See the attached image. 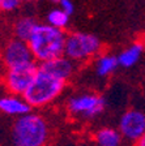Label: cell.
I'll list each match as a JSON object with an SVG mask.
<instances>
[{
    "label": "cell",
    "instance_id": "13",
    "mask_svg": "<svg viewBox=\"0 0 145 146\" xmlns=\"http://www.w3.org/2000/svg\"><path fill=\"white\" fill-rule=\"evenodd\" d=\"M94 140L98 146H119L122 134L119 131L112 128H101L94 134Z\"/></svg>",
    "mask_w": 145,
    "mask_h": 146
},
{
    "label": "cell",
    "instance_id": "12",
    "mask_svg": "<svg viewBox=\"0 0 145 146\" xmlns=\"http://www.w3.org/2000/svg\"><path fill=\"white\" fill-rule=\"evenodd\" d=\"M144 48H145V46L142 42H135L133 44H131L130 47L123 50V51L118 55L119 65L124 67V68L133 67V65L139 61V59L141 58V54H142V51H144Z\"/></svg>",
    "mask_w": 145,
    "mask_h": 146
},
{
    "label": "cell",
    "instance_id": "5",
    "mask_svg": "<svg viewBox=\"0 0 145 146\" xmlns=\"http://www.w3.org/2000/svg\"><path fill=\"white\" fill-rule=\"evenodd\" d=\"M39 69V65L34 61L27 65L5 69L3 76V84L7 91L13 95H24L27 88L31 85Z\"/></svg>",
    "mask_w": 145,
    "mask_h": 146
},
{
    "label": "cell",
    "instance_id": "21",
    "mask_svg": "<svg viewBox=\"0 0 145 146\" xmlns=\"http://www.w3.org/2000/svg\"><path fill=\"white\" fill-rule=\"evenodd\" d=\"M142 43H144V46H145V38H144V42H142Z\"/></svg>",
    "mask_w": 145,
    "mask_h": 146
},
{
    "label": "cell",
    "instance_id": "20",
    "mask_svg": "<svg viewBox=\"0 0 145 146\" xmlns=\"http://www.w3.org/2000/svg\"><path fill=\"white\" fill-rule=\"evenodd\" d=\"M21 1H34V0H21Z\"/></svg>",
    "mask_w": 145,
    "mask_h": 146
},
{
    "label": "cell",
    "instance_id": "19",
    "mask_svg": "<svg viewBox=\"0 0 145 146\" xmlns=\"http://www.w3.org/2000/svg\"><path fill=\"white\" fill-rule=\"evenodd\" d=\"M51 3H54V4H60V1L61 0H50Z\"/></svg>",
    "mask_w": 145,
    "mask_h": 146
},
{
    "label": "cell",
    "instance_id": "18",
    "mask_svg": "<svg viewBox=\"0 0 145 146\" xmlns=\"http://www.w3.org/2000/svg\"><path fill=\"white\" fill-rule=\"evenodd\" d=\"M135 146H145V133L140 137L136 142H135Z\"/></svg>",
    "mask_w": 145,
    "mask_h": 146
},
{
    "label": "cell",
    "instance_id": "6",
    "mask_svg": "<svg viewBox=\"0 0 145 146\" xmlns=\"http://www.w3.org/2000/svg\"><path fill=\"white\" fill-rule=\"evenodd\" d=\"M106 102L103 97L94 93L71 97L67 102V110L71 115H77L84 119H93L103 112Z\"/></svg>",
    "mask_w": 145,
    "mask_h": 146
},
{
    "label": "cell",
    "instance_id": "14",
    "mask_svg": "<svg viewBox=\"0 0 145 146\" xmlns=\"http://www.w3.org/2000/svg\"><path fill=\"white\" fill-rule=\"evenodd\" d=\"M118 56L110 54H103L100 55L96 60V72L100 77H106L115 72V69L118 68Z\"/></svg>",
    "mask_w": 145,
    "mask_h": 146
},
{
    "label": "cell",
    "instance_id": "7",
    "mask_svg": "<svg viewBox=\"0 0 145 146\" xmlns=\"http://www.w3.org/2000/svg\"><path fill=\"white\" fill-rule=\"evenodd\" d=\"M1 61L5 69H12V68L27 65L30 63H34L35 60L26 42L12 38L5 43L1 51Z\"/></svg>",
    "mask_w": 145,
    "mask_h": 146
},
{
    "label": "cell",
    "instance_id": "2",
    "mask_svg": "<svg viewBox=\"0 0 145 146\" xmlns=\"http://www.w3.org/2000/svg\"><path fill=\"white\" fill-rule=\"evenodd\" d=\"M48 124L37 113L20 116L12 127L13 146H45L48 141Z\"/></svg>",
    "mask_w": 145,
    "mask_h": 146
},
{
    "label": "cell",
    "instance_id": "9",
    "mask_svg": "<svg viewBox=\"0 0 145 146\" xmlns=\"http://www.w3.org/2000/svg\"><path fill=\"white\" fill-rule=\"evenodd\" d=\"M39 68L43 72L48 73L50 76L67 82L75 72V63L63 55V56H59L50 61L39 64Z\"/></svg>",
    "mask_w": 145,
    "mask_h": 146
},
{
    "label": "cell",
    "instance_id": "15",
    "mask_svg": "<svg viewBox=\"0 0 145 146\" xmlns=\"http://www.w3.org/2000/svg\"><path fill=\"white\" fill-rule=\"evenodd\" d=\"M47 24L56 29H65L69 24V15H67L60 8H55L50 11L47 15Z\"/></svg>",
    "mask_w": 145,
    "mask_h": 146
},
{
    "label": "cell",
    "instance_id": "1",
    "mask_svg": "<svg viewBox=\"0 0 145 146\" xmlns=\"http://www.w3.org/2000/svg\"><path fill=\"white\" fill-rule=\"evenodd\" d=\"M67 34L48 24H38L27 42L33 58L41 64L64 55Z\"/></svg>",
    "mask_w": 145,
    "mask_h": 146
},
{
    "label": "cell",
    "instance_id": "17",
    "mask_svg": "<svg viewBox=\"0 0 145 146\" xmlns=\"http://www.w3.org/2000/svg\"><path fill=\"white\" fill-rule=\"evenodd\" d=\"M59 8L69 16L75 12V4H73L72 0H61L60 4H59Z\"/></svg>",
    "mask_w": 145,
    "mask_h": 146
},
{
    "label": "cell",
    "instance_id": "3",
    "mask_svg": "<svg viewBox=\"0 0 145 146\" xmlns=\"http://www.w3.org/2000/svg\"><path fill=\"white\" fill-rule=\"evenodd\" d=\"M65 84V81L50 76L39 68L35 78L22 97L31 108H41L52 103L63 93Z\"/></svg>",
    "mask_w": 145,
    "mask_h": 146
},
{
    "label": "cell",
    "instance_id": "16",
    "mask_svg": "<svg viewBox=\"0 0 145 146\" xmlns=\"http://www.w3.org/2000/svg\"><path fill=\"white\" fill-rule=\"evenodd\" d=\"M21 0H0V13L13 12L20 7Z\"/></svg>",
    "mask_w": 145,
    "mask_h": 146
},
{
    "label": "cell",
    "instance_id": "4",
    "mask_svg": "<svg viewBox=\"0 0 145 146\" xmlns=\"http://www.w3.org/2000/svg\"><path fill=\"white\" fill-rule=\"evenodd\" d=\"M102 50V42L97 35L89 33H75L67 34L64 56L75 61H86L94 58Z\"/></svg>",
    "mask_w": 145,
    "mask_h": 146
},
{
    "label": "cell",
    "instance_id": "10",
    "mask_svg": "<svg viewBox=\"0 0 145 146\" xmlns=\"http://www.w3.org/2000/svg\"><path fill=\"white\" fill-rule=\"evenodd\" d=\"M31 107L21 95H3L0 97V112L9 116H24L30 113Z\"/></svg>",
    "mask_w": 145,
    "mask_h": 146
},
{
    "label": "cell",
    "instance_id": "8",
    "mask_svg": "<svg viewBox=\"0 0 145 146\" xmlns=\"http://www.w3.org/2000/svg\"><path fill=\"white\" fill-rule=\"evenodd\" d=\"M119 132L127 140L136 142L145 133V112L141 110H128L119 120Z\"/></svg>",
    "mask_w": 145,
    "mask_h": 146
},
{
    "label": "cell",
    "instance_id": "11",
    "mask_svg": "<svg viewBox=\"0 0 145 146\" xmlns=\"http://www.w3.org/2000/svg\"><path fill=\"white\" fill-rule=\"evenodd\" d=\"M38 22L33 17H20L13 24V34L16 39H20L22 42H29L34 29L37 27Z\"/></svg>",
    "mask_w": 145,
    "mask_h": 146
}]
</instances>
